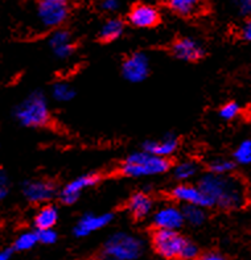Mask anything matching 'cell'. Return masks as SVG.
<instances>
[{
    "label": "cell",
    "instance_id": "f1b7e54d",
    "mask_svg": "<svg viewBox=\"0 0 251 260\" xmlns=\"http://www.w3.org/2000/svg\"><path fill=\"white\" fill-rule=\"evenodd\" d=\"M198 256H200V248H198L193 242L186 239L184 247H182L181 257H180V259L192 260V259H197Z\"/></svg>",
    "mask_w": 251,
    "mask_h": 260
},
{
    "label": "cell",
    "instance_id": "d6986e66",
    "mask_svg": "<svg viewBox=\"0 0 251 260\" xmlns=\"http://www.w3.org/2000/svg\"><path fill=\"white\" fill-rule=\"evenodd\" d=\"M172 12L181 17H191L197 15L202 8V0H167Z\"/></svg>",
    "mask_w": 251,
    "mask_h": 260
},
{
    "label": "cell",
    "instance_id": "f546056e",
    "mask_svg": "<svg viewBox=\"0 0 251 260\" xmlns=\"http://www.w3.org/2000/svg\"><path fill=\"white\" fill-rule=\"evenodd\" d=\"M230 2L241 15L251 17V0H230Z\"/></svg>",
    "mask_w": 251,
    "mask_h": 260
},
{
    "label": "cell",
    "instance_id": "9c48e42d",
    "mask_svg": "<svg viewBox=\"0 0 251 260\" xmlns=\"http://www.w3.org/2000/svg\"><path fill=\"white\" fill-rule=\"evenodd\" d=\"M127 20L132 26L140 29H149L160 23V12L151 4L138 3L132 6L127 15Z\"/></svg>",
    "mask_w": 251,
    "mask_h": 260
},
{
    "label": "cell",
    "instance_id": "836d02e7",
    "mask_svg": "<svg viewBox=\"0 0 251 260\" xmlns=\"http://www.w3.org/2000/svg\"><path fill=\"white\" fill-rule=\"evenodd\" d=\"M16 252V250L12 247H6L0 251V260H10L13 256V254Z\"/></svg>",
    "mask_w": 251,
    "mask_h": 260
},
{
    "label": "cell",
    "instance_id": "e0dca14e",
    "mask_svg": "<svg viewBox=\"0 0 251 260\" xmlns=\"http://www.w3.org/2000/svg\"><path fill=\"white\" fill-rule=\"evenodd\" d=\"M178 148V139L172 134L163 136L158 140H147L143 143V149L155 155L163 156V157H169L173 155Z\"/></svg>",
    "mask_w": 251,
    "mask_h": 260
},
{
    "label": "cell",
    "instance_id": "277c9868",
    "mask_svg": "<svg viewBox=\"0 0 251 260\" xmlns=\"http://www.w3.org/2000/svg\"><path fill=\"white\" fill-rule=\"evenodd\" d=\"M144 243L127 233H115L105 242L103 256L114 260H135L143 255Z\"/></svg>",
    "mask_w": 251,
    "mask_h": 260
},
{
    "label": "cell",
    "instance_id": "d590c367",
    "mask_svg": "<svg viewBox=\"0 0 251 260\" xmlns=\"http://www.w3.org/2000/svg\"><path fill=\"white\" fill-rule=\"evenodd\" d=\"M44 2H58V3H68V0H44Z\"/></svg>",
    "mask_w": 251,
    "mask_h": 260
},
{
    "label": "cell",
    "instance_id": "3957f363",
    "mask_svg": "<svg viewBox=\"0 0 251 260\" xmlns=\"http://www.w3.org/2000/svg\"><path fill=\"white\" fill-rule=\"evenodd\" d=\"M15 119L26 128H43L50 123V110L45 95L35 91L16 106L13 111Z\"/></svg>",
    "mask_w": 251,
    "mask_h": 260
},
{
    "label": "cell",
    "instance_id": "8fae6325",
    "mask_svg": "<svg viewBox=\"0 0 251 260\" xmlns=\"http://www.w3.org/2000/svg\"><path fill=\"white\" fill-rule=\"evenodd\" d=\"M171 53L176 58L185 62H197L205 56V50L201 44L191 37L175 40L171 45Z\"/></svg>",
    "mask_w": 251,
    "mask_h": 260
},
{
    "label": "cell",
    "instance_id": "5b68a950",
    "mask_svg": "<svg viewBox=\"0 0 251 260\" xmlns=\"http://www.w3.org/2000/svg\"><path fill=\"white\" fill-rule=\"evenodd\" d=\"M185 242L186 239L178 234V230L156 229L151 235L152 248L164 259H180Z\"/></svg>",
    "mask_w": 251,
    "mask_h": 260
},
{
    "label": "cell",
    "instance_id": "ba28073f",
    "mask_svg": "<svg viewBox=\"0 0 251 260\" xmlns=\"http://www.w3.org/2000/svg\"><path fill=\"white\" fill-rule=\"evenodd\" d=\"M99 180H101V177L98 175H96V173L83 175L74 178L73 181H70L69 184H66L64 186L62 190L59 191V201L65 205L76 204L83 191L86 189L91 188V186L98 184Z\"/></svg>",
    "mask_w": 251,
    "mask_h": 260
},
{
    "label": "cell",
    "instance_id": "4fadbf2b",
    "mask_svg": "<svg viewBox=\"0 0 251 260\" xmlns=\"http://www.w3.org/2000/svg\"><path fill=\"white\" fill-rule=\"evenodd\" d=\"M171 197L175 200L176 202L184 205H198V206H204V208H210L208 197L205 196L201 188L197 185L182 184L177 185L171 190Z\"/></svg>",
    "mask_w": 251,
    "mask_h": 260
},
{
    "label": "cell",
    "instance_id": "d6a6232c",
    "mask_svg": "<svg viewBox=\"0 0 251 260\" xmlns=\"http://www.w3.org/2000/svg\"><path fill=\"white\" fill-rule=\"evenodd\" d=\"M8 188H10V184L7 181V176H4V173H2V176H0V197H7V194H8Z\"/></svg>",
    "mask_w": 251,
    "mask_h": 260
},
{
    "label": "cell",
    "instance_id": "83f0119b",
    "mask_svg": "<svg viewBox=\"0 0 251 260\" xmlns=\"http://www.w3.org/2000/svg\"><path fill=\"white\" fill-rule=\"evenodd\" d=\"M37 237H39V243H43V244H54L58 239L57 237V233L53 230V228L50 229H39L37 230Z\"/></svg>",
    "mask_w": 251,
    "mask_h": 260
},
{
    "label": "cell",
    "instance_id": "4316f807",
    "mask_svg": "<svg viewBox=\"0 0 251 260\" xmlns=\"http://www.w3.org/2000/svg\"><path fill=\"white\" fill-rule=\"evenodd\" d=\"M241 114V106L238 105L237 102H228L222 106L221 109L218 110V115L219 118L229 122V120H233L237 116H239Z\"/></svg>",
    "mask_w": 251,
    "mask_h": 260
},
{
    "label": "cell",
    "instance_id": "1f68e13d",
    "mask_svg": "<svg viewBox=\"0 0 251 260\" xmlns=\"http://www.w3.org/2000/svg\"><path fill=\"white\" fill-rule=\"evenodd\" d=\"M241 37L244 40V41L251 43V17L243 24V25H242Z\"/></svg>",
    "mask_w": 251,
    "mask_h": 260
},
{
    "label": "cell",
    "instance_id": "5bb4252c",
    "mask_svg": "<svg viewBox=\"0 0 251 260\" xmlns=\"http://www.w3.org/2000/svg\"><path fill=\"white\" fill-rule=\"evenodd\" d=\"M112 218H114V215L111 213H103V214L89 213V214H85L73 228V234L76 238L87 237V235L106 228L112 221Z\"/></svg>",
    "mask_w": 251,
    "mask_h": 260
},
{
    "label": "cell",
    "instance_id": "30bf717a",
    "mask_svg": "<svg viewBox=\"0 0 251 260\" xmlns=\"http://www.w3.org/2000/svg\"><path fill=\"white\" fill-rule=\"evenodd\" d=\"M185 222L184 211L175 205H167L158 209L152 215V223L156 229L180 230Z\"/></svg>",
    "mask_w": 251,
    "mask_h": 260
},
{
    "label": "cell",
    "instance_id": "cb8c5ba5",
    "mask_svg": "<svg viewBox=\"0 0 251 260\" xmlns=\"http://www.w3.org/2000/svg\"><path fill=\"white\" fill-rule=\"evenodd\" d=\"M52 96L54 101L61 103L70 102L76 96V90L74 87L66 82H57L52 87Z\"/></svg>",
    "mask_w": 251,
    "mask_h": 260
},
{
    "label": "cell",
    "instance_id": "ffe728a7",
    "mask_svg": "<svg viewBox=\"0 0 251 260\" xmlns=\"http://www.w3.org/2000/svg\"><path fill=\"white\" fill-rule=\"evenodd\" d=\"M58 221V210L54 205H44L33 218L35 228L39 229H50L54 228V224Z\"/></svg>",
    "mask_w": 251,
    "mask_h": 260
},
{
    "label": "cell",
    "instance_id": "44dd1931",
    "mask_svg": "<svg viewBox=\"0 0 251 260\" xmlns=\"http://www.w3.org/2000/svg\"><path fill=\"white\" fill-rule=\"evenodd\" d=\"M204 209V206H198V205H184L182 211H184L185 222H188L192 226L204 224L206 221V213Z\"/></svg>",
    "mask_w": 251,
    "mask_h": 260
},
{
    "label": "cell",
    "instance_id": "7c38bea8",
    "mask_svg": "<svg viewBox=\"0 0 251 260\" xmlns=\"http://www.w3.org/2000/svg\"><path fill=\"white\" fill-rule=\"evenodd\" d=\"M23 194L32 204H43L57 194V189L56 185L46 180H30L23 185Z\"/></svg>",
    "mask_w": 251,
    "mask_h": 260
},
{
    "label": "cell",
    "instance_id": "4dcf8cb0",
    "mask_svg": "<svg viewBox=\"0 0 251 260\" xmlns=\"http://www.w3.org/2000/svg\"><path fill=\"white\" fill-rule=\"evenodd\" d=\"M99 8H101L103 12L114 13L120 8V0H101Z\"/></svg>",
    "mask_w": 251,
    "mask_h": 260
},
{
    "label": "cell",
    "instance_id": "d4e9b609",
    "mask_svg": "<svg viewBox=\"0 0 251 260\" xmlns=\"http://www.w3.org/2000/svg\"><path fill=\"white\" fill-rule=\"evenodd\" d=\"M233 160L238 165H250L251 164V139L242 140L233 153Z\"/></svg>",
    "mask_w": 251,
    "mask_h": 260
},
{
    "label": "cell",
    "instance_id": "9a60e30c",
    "mask_svg": "<svg viewBox=\"0 0 251 260\" xmlns=\"http://www.w3.org/2000/svg\"><path fill=\"white\" fill-rule=\"evenodd\" d=\"M49 46L53 54L59 59L69 58L74 52V43H73L72 33L66 29L56 28L49 37Z\"/></svg>",
    "mask_w": 251,
    "mask_h": 260
},
{
    "label": "cell",
    "instance_id": "ac0fdd59",
    "mask_svg": "<svg viewBox=\"0 0 251 260\" xmlns=\"http://www.w3.org/2000/svg\"><path fill=\"white\" fill-rule=\"evenodd\" d=\"M123 32H124V23L118 17H111V19L106 20L103 25L101 26L98 37L102 43H112L122 36Z\"/></svg>",
    "mask_w": 251,
    "mask_h": 260
},
{
    "label": "cell",
    "instance_id": "484cf974",
    "mask_svg": "<svg viewBox=\"0 0 251 260\" xmlns=\"http://www.w3.org/2000/svg\"><path fill=\"white\" fill-rule=\"evenodd\" d=\"M237 162L234 160H228V158H214L208 164V169L211 173L215 175H229L233 173L235 169Z\"/></svg>",
    "mask_w": 251,
    "mask_h": 260
},
{
    "label": "cell",
    "instance_id": "8992f818",
    "mask_svg": "<svg viewBox=\"0 0 251 260\" xmlns=\"http://www.w3.org/2000/svg\"><path fill=\"white\" fill-rule=\"evenodd\" d=\"M68 16H69V7L66 3L40 0L37 6V17L41 25L45 28L56 29L65 23Z\"/></svg>",
    "mask_w": 251,
    "mask_h": 260
},
{
    "label": "cell",
    "instance_id": "7402d4cb",
    "mask_svg": "<svg viewBox=\"0 0 251 260\" xmlns=\"http://www.w3.org/2000/svg\"><path fill=\"white\" fill-rule=\"evenodd\" d=\"M198 171H200V168H198L197 162L186 160V161H182L176 165L173 176L178 181H188V180H191L192 177H195L197 175Z\"/></svg>",
    "mask_w": 251,
    "mask_h": 260
},
{
    "label": "cell",
    "instance_id": "7a4b0ae2",
    "mask_svg": "<svg viewBox=\"0 0 251 260\" xmlns=\"http://www.w3.org/2000/svg\"><path fill=\"white\" fill-rule=\"evenodd\" d=\"M171 161L168 157L155 155L151 152H134L124 158L120 165V173L125 177L140 178L148 176H159L171 169Z\"/></svg>",
    "mask_w": 251,
    "mask_h": 260
},
{
    "label": "cell",
    "instance_id": "603a6c76",
    "mask_svg": "<svg viewBox=\"0 0 251 260\" xmlns=\"http://www.w3.org/2000/svg\"><path fill=\"white\" fill-rule=\"evenodd\" d=\"M37 243H39L37 231H25L13 242V248L16 250V252H23V251L32 250Z\"/></svg>",
    "mask_w": 251,
    "mask_h": 260
},
{
    "label": "cell",
    "instance_id": "52a82bcc",
    "mask_svg": "<svg viewBox=\"0 0 251 260\" xmlns=\"http://www.w3.org/2000/svg\"><path fill=\"white\" fill-rule=\"evenodd\" d=\"M149 74L148 56L143 52H134L122 62V76L131 83L143 82Z\"/></svg>",
    "mask_w": 251,
    "mask_h": 260
},
{
    "label": "cell",
    "instance_id": "e575fe53",
    "mask_svg": "<svg viewBox=\"0 0 251 260\" xmlns=\"http://www.w3.org/2000/svg\"><path fill=\"white\" fill-rule=\"evenodd\" d=\"M201 259L204 260H224L225 256L221 255L217 251H210V252H206V254L201 255Z\"/></svg>",
    "mask_w": 251,
    "mask_h": 260
},
{
    "label": "cell",
    "instance_id": "2e32d148",
    "mask_svg": "<svg viewBox=\"0 0 251 260\" xmlns=\"http://www.w3.org/2000/svg\"><path fill=\"white\" fill-rule=\"evenodd\" d=\"M125 210L131 215V218L140 221L148 217L153 210V201L151 196L144 193V191H138L130 197V200L125 204Z\"/></svg>",
    "mask_w": 251,
    "mask_h": 260
},
{
    "label": "cell",
    "instance_id": "6da1fadb",
    "mask_svg": "<svg viewBox=\"0 0 251 260\" xmlns=\"http://www.w3.org/2000/svg\"><path fill=\"white\" fill-rule=\"evenodd\" d=\"M198 186L208 197L210 208L233 211L239 210L248 204L247 185L234 173L215 175L209 172L200 178Z\"/></svg>",
    "mask_w": 251,
    "mask_h": 260
}]
</instances>
